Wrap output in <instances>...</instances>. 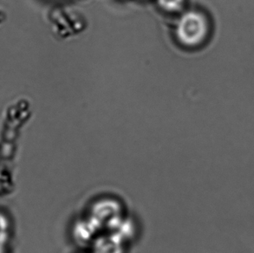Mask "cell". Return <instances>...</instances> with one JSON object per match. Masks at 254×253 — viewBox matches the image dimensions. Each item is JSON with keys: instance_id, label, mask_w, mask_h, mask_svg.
<instances>
[{"instance_id": "obj_3", "label": "cell", "mask_w": 254, "mask_h": 253, "mask_svg": "<svg viewBox=\"0 0 254 253\" xmlns=\"http://www.w3.org/2000/svg\"><path fill=\"white\" fill-rule=\"evenodd\" d=\"M10 222L6 216L0 212V245L4 246L9 238Z\"/></svg>"}, {"instance_id": "obj_2", "label": "cell", "mask_w": 254, "mask_h": 253, "mask_svg": "<svg viewBox=\"0 0 254 253\" xmlns=\"http://www.w3.org/2000/svg\"><path fill=\"white\" fill-rule=\"evenodd\" d=\"M185 0H157L159 6L168 12H176L182 9Z\"/></svg>"}, {"instance_id": "obj_1", "label": "cell", "mask_w": 254, "mask_h": 253, "mask_svg": "<svg viewBox=\"0 0 254 253\" xmlns=\"http://www.w3.org/2000/svg\"><path fill=\"white\" fill-rule=\"evenodd\" d=\"M208 32V23L199 11L189 10L182 14L175 26V35L182 45L194 47L202 43Z\"/></svg>"}, {"instance_id": "obj_4", "label": "cell", "mask_w": 254, "mask_h": 253, "mask_svg": "<svg viewBox=\"0 0 254 253\" xmlns=\"http://www.w3.org/2000/svg\"><path fill=\"white\" fill-rule=\"evenodd\" d=\"M0 253H5V249H4V246L0 245Z\"/></svg>"}]
</instances>
